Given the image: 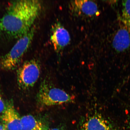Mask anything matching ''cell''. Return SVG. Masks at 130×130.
<instances>
[{
    "label": "cell",
    "instance_id": "cell-1",
    "mask_svg": "<svg viewBox=\"0 0 130 130\" xmlns=\"http://www.w3.org/2000/svg\"><path fill=\"white\" fill-rule=\"evenodd\" d=\"M41 9V3L37 0L12 1L0 20V32L18 39L32 28Z\"/></svg>",
    "mask_w": 130,
    "mask_h": 130
},
{
    "label": "cell",
    "instance_id": "cell-2",
    "mask_svg": "<svg viewBox=\"0 0 130 130\" xmlns=\"http://www.w3.org/2000/svg\"><path fill=\"white\" fill-rule=\"evenodd\" d=\"M74 99L73 95L55 87L47 79L42 81L37 98V105L42 108L71 103Z\"/></svg>",
    "mask_w": 130,
    "mask_h": 130
},
{
    "label": "cell",
    "instance_id": "cell-3",
    "mask_svg": "<svg viewBox=\"0 0 130 130\" xmlns=\"http://www.w3.org/2000/svg\"><path fill=\"white\" fill-rule=\"evenodd\" d=\"M35 32L34 27L18 39L9 52L0 58V66L3 69L10 71L15 69L28 50L33 40Z\"/></svg>",
    "mask_w": 130,
    "mask_h": 130
},
{
    "label": "cell",
    "instance_id": "cell-4",
    "mask_svg": "<svg viewBox=\"0 0 130 130\" xmlns=\"http://www.w3.org/2000/svg\"><path fill=\"white\" fill-rule=\"evenodd\" d=\"M39 62L34 59L26 61L18 69L17 81L19 88L27 90L33 87L39 77Z\"/></svg>",
    "mask_w": 130,
    "mask_h": 130
},
{
    "label": "cell",
    "instance_id": "cell-5",
    "mask_svg": "<svg viewBox=\"0 0 130 130\" xmlns=\"http://www.w3.org/2000/svg\"><path fill=\"white\" fill-rule=\"evenodd\" d=\"M70 40L69 32L60 23H55L52 26L50 40L55 51L58 52L62 50Z\"/></svg>",
    "mask_w": 130,
    "mask_h": 130
},
{
    "label": "cell",
    "instance_id": "cell-6",
    "mask_svg": "<svg viewBox=\"0 0 130 130\" xmlns=\"http://www.w3.org/2000/svg\"><path fill=\"white\" fill-rule=\"evenodd\" d=\"M69 6L73 14L78 17H92L96 15L99 12L97 4L93 1H71Z\"/></svg>",
    "mask_w": 130,
    "mask_h": 130
},
{
    "label": "cell",
    "instance_id": "cell-7",
    "mask_svg": "<svg viewBox=\"0 0 130 130\" xmlns=\"http://www.w3.org/2000/svg\"><path fill=\"white\" fill-rule=\"evenodd\" d=\"M80 130H112L110 123L98 113L86 115L82 118Z\"/></svg>",
    "mask_w": 130,
    "mask_h": 130
},
{
    "label": "cell",
    "instance_id": "cell-8",
    "mask_svg": "<svg viewBox=\"0 0 130 130\" xmlns=\"http://www.w3.org/2000/svg\"><path fill=\"white\" fill-rule=\"evenodd\" d=\"M1 118L8 130H21V118L12 101L6 103V107Z\"/></svg>",
    "mask_w": 130,
    "mask_h": 130
},
{
    "label": "cell",
    "instance_id": "cell-9",
    "mask_svg": "<svg viewBox=\"0 0 130 130\" xmlns=\"http://www.w3.org/2000/svg\"><path fill=\"white\" fill-rule=\"evenodd\" d=\"M46 117L38 118L28 115L21 118V130H47Z\"/></svg>",
    "mask_w": 130,
    "mask_h": 130
},
{
    "label": "cell",
    "instance_id": "cell-10",
    "mask_svg": "<svg viewBox=\"0 0 130 130\" xmlns=\"http://www.w3.org/2000/svg\"><path fill=\"white\" fill-rule=\"evenodd\" d=\"M113 45L116 51L123 52L130 47V32L123 25L117 31L114 37Z\"/></svg>",
    "mask_w": 130,
    "mask_h": 130
},
{
    "label": "cell",
    "instance_id": "cell-11",
    "mask_svg": "<svg viewBox=\"0 0 130 130\" xmlns=\"http://www.w3.org/2000/svg\"><path fill=\"white\" fill-rule=\"evenodd\" d=\"M122 4L121 20L130 32V1H123Z\"/></svg>",
    "mask_w": 130,
    "mask_h": 130
},
{
    "label": "cell",
    "instance_id": "cell-12",
    "mask_svg": "<svg viewBox=\"0 0 130 130\" xmlns=\"http://www.w3.org/2000/svg\"><path fill=\"white\" fill-rule=\"evenodd\" d=\"M6 103H5L0 92V115H2L6 109Z\"/></svg>",
    "mask_w": 130,
    "mask_h": 130
},
{
    "label": "cell",
    "instance_id": "cell-13",
    "mask_svg": "<svg viewBox=\"0 0 130 130\" xmlns=\"http://www.w3.org/2000/svg\"><path fill=\"white\" fill-rule=\"evenodd\" d=\"M0 130H8L5 125L4 124H0Z\"/></svg>",
    "mask_w": 130,
    "mask_h": 130
},
{
    "label": "cell",
    "instance_id": "cell-14",
    "mask_svg": "<svg viewBox=\"0 0 130 130\" xmlns=\"http://www.w3.org/2000/svg\"><path fill=\"white\" fill-rule=\"evenodd\" d=\"M50 130H63L61 128H53V129H50Z\"/></svg>",
    "mask_w": 130,
    "mask_h": 130
},
{
    "label": "cell",
    "instance_id": "cell-15",
    "mask_svg": "<svg viewBox=\"0 0 130 130\" xmlns=\"http://www.w3.org/2000/svg\"></svg>",
    "mask_w": 130,
    "mask_h": 130
}]
</instances>
